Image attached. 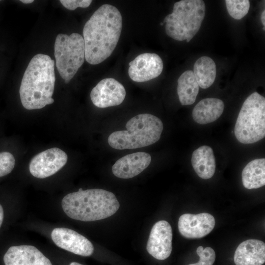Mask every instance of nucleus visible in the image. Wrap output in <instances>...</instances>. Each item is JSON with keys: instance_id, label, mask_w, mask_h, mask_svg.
Here are the masks:
<instances>
[{"instance_id": "obj_22", "label": "nucleus", "mask_w": 265, "mask_h": 265, "mask_svg": "<svg viewBox=\"0 0 265 265\" xmlns=\"http://www.w3.org/2000/svg\"><path fill=\"white\" fill-rule=\"evenodd\" d=\"M229 14L235 19L240 20L248 12L250 3L248 0H226Z\"/></svg>"}, {"instance_id": "obj_29", "label": "nucleus", "mask_w": 265, "mask_h": 265, "mask_svg": "<svg viewBox=\"0 0 265 265\" xmlns=\"http://www.w3.org/2000/svg\"><path fill=\"white\" fill-rule=\"evenodd\" d=\"M69 265H81L77 262H72Z\"/></svg>"}, {"instance_id": "obj_12", "label": "nucleus", "mask_w": 265, "mask_h": 265, "mask_svg": "<svg viewBox=\"0 0 265 265\" xmlns=\"http://www.w3.org/2000/svg\"><path fill=\"white\" fill-rule=\"evenodd\" d=\"M51 237L57 246L74 254L87 257L94 252L93 245L87 238L70 229L54 228Z\"/></svg>"}, {"instance_id": "obj_2", "label": "nucleus", "mask_w": 265, "mask_h": 265, "mask_svg": "<svg viewBox=\"0 0 265 265\" xmlns=\"http://www.w3.org/2000/svg\"><path fill=\"white\" fill-rule=\"evenodd\" d=\"M55 81L54 61L45 54L34 55L24 73L20 87L24 107L41 109L53 104Z\"/></svg>"}, {"instance_id": "obj_30", "label": "nucleus", "mask_w": 265, "mask_h": 265, "mask_svg": "<svg viewBox=\"0 0 265 265\" xmlns=\"http://www.w3.org/2000/svg\"><path fill=\"white\" fill-rule=\"evenodd\" d=\"M163 24H164L163 23V22L160 23V25L161 26H163Z\"/></svg>"}, {"instance_id": "obj_21", "label": "nucleus", "mask_w": 265, "mask_h": 265, "mask_svg": "<svg viewBox=\"0 0 265 265\" xmlns=\"http://www.w3.org/2000/svg\"><path fill=\"white\" fill-rule=\"evenodd\" d=\"M193 72L199 86L207 89L215 80L216 75L215 63L211 57L202 56L195 62Z\"/></svg>"}, {"instance_id": "obj_28", "label": "nucleus", "mask_w": 265, "mask_h": 265, "mask_svg": "<svg viewBox=\"0 0 265 265\" xmlns=\"http://www.w3.org/2000/svg\"><path fill=\"white\" fill-rule=\"evenodd\" d=\"M22 3H25V4H29L33 2L34 0H20Z\"/></svg>"}, {"instance_id": "obj_11", "label": "nucleus", "mask_w": 265, "mask_h": 265, "mask_svg": "<svg viewBox=\"0 0 265 265\" xmlns=\"http://www.w3.org/2000/svg\"><path fill=\"white\" fill-rule=\"evenodd\" d=\"M172 230L170 224L160 220L153 226L146 245L148 252L155 259L164 260L172 252Z\"/></svg>"}, {"instance_id": "obj_9", "label": "nucleus", "mask_w": 265, "mask_h": 265, "mask_svg": "<svg viewBox=\"0 0 265 265\" xmlns=\"http://www.w3.org/2000/svg\"><path fill=\"white\" fill-rule=\"evenodd\" d=\"M125 96L126 90L124 86L111 78L100 81L90 93L92 102L99 108L118 106L123 102Z\"/></svg>"}, {"instance_id": "obj_14", "label": "nucleus", "mask_w": 265, "mask_h": 265, "mask_svg": "<svg viewBox=\"0 0 265 265\" xmlns=\"http://www.w3.org/2000/svg\"><path fill=\"white\" fill-rule=\"evenodd\" d=\"M5 265H53L50 260L35 246H13L3 256Z\"/></svg>"}, {"instance_id": "obj_27", "label": "nucleus", "mask_w": 265, "mask_h": 265, "mask_svg": "<svg viewBox=\"0 0 265 265\" xmlns=\"http://www.w3.org/2000/svg\"><path fill=\"white\" fill-rule=\"evenodd\" d=\"M261 21L264 27L265 26V10L263 11L261 14Z\"/></svg>"}, {"instance_id": "obj_19", "label": "nucleus", "mask_w": 265, "mask_h": 265, "mask_svg": "<svg viewBox=\"0 0 265 265\" xmlns=\"http://www.w3.org/2000/svg\"><path fill=\"white\" fill-rule=\"evenodd\" d=\"M242 181L247 189H254L265 185V159H255L249 162L242 172Z\"/></svg>"}, {"instance_id": "obj_20", "label": "nucleus", "mask_w": 265, "mask_h": 265, "mask_svg": "<svg viewBox=\"0 0 265 265\" xmlns=\"http://www.w3.org/2000/svg\"><path fill=\"white\" fill-rule=\"evenodd\" d=\"M177 94L182 105L193 104L199 93V86L191 70L184 72L179 78Z\"/></svg>"}, {"instance_id": "obj_13", "label": "nucleus", "mask_w": 265, "mask_h": 265, "mask_svg": "<svg viewBox=\"0 0 265 265\" xmlns=\"http://www.w3.org/2000/svg\"><path fill=\"white\" fill-rule=\"evenodd\" d=\"M215 224L214 217L207 212L196 214L185 213L180 216L178 229L187 238H200L208 235Z\"/></svg>"}, {"instance_id": "obj_24", "label": "nucleus", "mask_w": 265, "mask_h": 265, "mask_svg": "<svg viewBox=\"0 0 265 265\" xmlns=\"http://www.w3.org/2000/svg\"><path fill=\"white\" fill-rule=\"evenodd\" d=\"M15 159L8 152H0V177L9 174L13 169Z\"/></svg>"}, {"instance_id": "obj_16", "label": "nucleus", "mask_w": 265, "mask_h": 265, "mask_svg": "<svg viewBox=\"0 0 265 265\" xmlns=\"http://www.w3.org/2000/svg\"><path fill=\"white\" fill-rule=\"evenodd\" d=\"M236 265H262L265 262V243L249 239L240 243L234 257Z\"/></svg>"}, {"instance_id": "obj_10", "label": "nucleus", "mask_w": 265, "mask_h": 265, "mask_svg": "<svg viewBox=\"0 0 265 265\" xmlns=\"http://www.w3.org/2000/svg\"><path fill=\"white\" fill-rule=\"evenodd\" d=\"M128 74L132 80L142 82L159 76L163 68L161 57L155 53H143L129 63Z\"/></svg>"}, {"instance_id": "obj_4", "label": "nucleus", "mask_w": 265, "mask_h": 265, "mask_svg": "<svg viewBox=\"0 0 265 265\" xmlns=\"http://www.w3.org/2000/svg\"><path fill=\"white\" fill-rule=\"evenodd\" d=\"M127 130L118 131L108 136V143L118 150L146 147L157 142L163 129L161 120L149 113H142L130 119L126 124Z\"/></svg>"}, {"instance_id": "obj_23", "label": "nucleus", "mask_w": 265, "mask_h": 265, "mask_svg": "<svg viewBox=\"0 0 265 265\" xmlns=\"http://www.w3.org/2000/svg\"><path fill=\"white\" fill-rule=\"evenodd\" d=\"M196 253L199 256V261L188 265H213L215 260V253L212 248L207 247L204 249L203 246H200L197 247Z\"/></svg>"}, {"instance_id": "obj_5", "label": "nucleus", "mask_w": 265, "mask_h": 265, "mask_svg": "<svg viewBox=\"0 0 265 265\" xmlns=\"http://www.w3.org/2000/svg\"><path fill=\"white\" fill-rule=\"evenodd\" d=\"M202 0H181L175 2L172 13L163 22L168 36L174 40L188 43L199 30L205 15Z\"/></svg>"}, {"instance_id": "obj_3", "label": "nucleus", "mask_w": 265, "mask_h": 265, "mask_svg": "<svg viewBox=\"0 0 265 265\" xmlns=\"http://www.w3.org/2000/svg\"><path fill=\"white\" fill-rule=\"evenodd\" d=\"M63 211L70 218L85 222L104 219L116 212L120 204L111 192L99 188L70 193L62 200Z\"/></svg>"}, {"instance_id": "obj_17", "label": "nucleus", "mask_w": 265, "mask_h": 265, "mask_svg": "<svg viewBox=\"0 0 265 265\" xmlns=\"http://www.w3.org/2000/svg\"><path fill=\"white\" fill-rule=\"evenodd\" d=\"M224 108L223 102L215 98L201 100L194 106L192 113L193 120L199 124L213 122L222 115Z\"/></svg>"}, {"instance_id": "obj_18", "label": "nucleus", "mask_w": 265, "mask_h": 265, "mask_svg": "<svg viewBox=\"0 0 265 265\" xmlns=\"http://www.w3.org/2000/svg\"><path fill=\"white\" fill-rule=\"evenodd\" d=\"M191 164L199 177L205 180L211 178L215 171V159L212 148L204 145L194 151Z\"/></svg>"}, {"instance_id": "obj_1", "label": "nucleus", "mask_w": 265, "mask_h": 265, "mask_svg": "<svg viewBox=\"0 0 265 265\" xmlns=\"http://www.w3.org/2000/svg\"><path fill=\"white\" fill-rule=\"evenodd\" d=\"M122 27V16L116 7L105 4L96 10L83 29L86 61L96 65L110 56L118 42Z\"/></svg>"}, {"instance_id": "obj_25", "label": "nucleus", "mask_w": 265, "mask_h": 265, "mask_svg": "<svg viewBox=\"0 0 265 265\" xmlns=\"http://www.w3.org/2000/svg\"><path fill=\"white\" fill-rule=\"evenodd\" d=\"M60 3L66 8L74 10L78 7H88L92 0H61Z\"/></svg>"}, {"instance_id": "obj_8", "label": "nucleus", "mask_w": 265, "mask_h": 265, "mask_svg": "<svg viewBox=\"0 0 265 265\" xmlns=\"http://www.w3.org/2000/svg\"><path fill=\"white\" fill-rule=\"evenodd\" d=\"M66 153L58 148H52L41 152L31 160L29 170L35 178L44 179L53 175L66 163Z\"/></svg>"}, {"instance_id": "obj_6", "label": "nucleus", "mask_w": 265, "mask_h": 265, "mask_svg": "<svg viewBox=\"0 0 265 265\" xmlns=\"http://www.w3.org/2000/svg\"><path fill=\"white\" fill-rule=\"evenodd\" d=\"M235 135L243 144L255 143L265 136V98L255 92L242 104L236 122Z\"/></svg>"}, {"instance_id": "obj_15", "label": "nucleus", "mask_w": 265, "mask_h": 265, "mask_svg": "<svg viewBox=\"0 0 265 265\" xmlns=\"http://www.w3.org/2000/svg\"><path fill=\"white\" fill-rule=\"evenodd\" d=\"M151 157L139 152L127 155L118 159L112 167L114 175L121 179H130L141 173L150 164Z\"/></svg>"}, {"instance_id": "obj_26", "label": "nucleus", "mask_w": 265, "mask_h": 265, "mask_svg": "<svg viewBox=\"0 0 265 265\" xmlns=\"http://www.w3.org/2000/svg\"><path fill=\"white\" fill-rule=\"evenodd\" d=\"M4 217L3 209L1 205L0 204V228L2 225Z\"/></svg>"}, {"instance_id": "obj_7", "label": "nucleus", "mask_w": 265, "mask_h": 265, "mask_svg": "<svg viewBox=\"0 0 265 265\" xmlns=\"http://www.w3.org/2000/svg\"><path fill=\"white\" fill-rule=\"evenodd\" d=\"M54 50L58 72L65 83H68L84 61L83 38L78 33L70 35L59 33L55 40Z\"/></svg>"}]
</instances>
